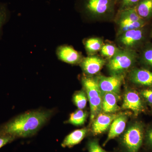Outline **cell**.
Masks as SVG:
<instances>
[{
	"instance_id": "obj_1",
	"label": "cell",
	"mask_w": 152,
	"mask_h": 152,
	"mask_svg": "<svg viewBox=\"0 0 152 152\" xmlns=\"http://www.w3.org/2000/svg\"><path fill=\"white\" fill-rule=\"evenodd\" d=\"M50 112H28L16 117L0 126V137H29L33 135L46 122L50 115Z\"/></svg>"
},
{
	"instance_id": "obj_2",
	"label": "cell",
	"mask_w": 152,
	"mask_h": 152,
	"mask_svg": "<svg viewBox=\"0 0 152 152\" xmlns=\"http://www.w3.org/2000/svg\"><path fill=\"white\" fill-rule=\"evenodd\" d=\"M152 24L151 23L144 27L127 31L118 36V43L122 48L140 50L151 39Z\"/></svg>"
},
{
	"instance_id": "obj_3",
	"label": "cell",
	"mask_w": 152,
	"mask_h": 152,
	"mask_svg": "<svg viewBox=\"0 0 152 152\" xmlns=\"http://www.w3.org/2000/svg\"><path fill=\"white\" fill-rule=\"evenodd\" d=\"M138 53L136 51L119 49L110 59L107 67L112 75H121L138 62Z\"/></svg>"
},
{
	"instance_id": "obj_4",
	"label": "cell",
	"mask_w": 152,
	"mask_h": 152,
	"mask_svg": "<svg viewBox=\"0 0 152 152\" xmlns=\"http://www.w3.org/2000/svg\"><path fill=\"white\" fill-rule=\"evenodd\" d=\"M145 132V125L141 122L131 125L121 139V145L125 152H139L142 146Z\"/></svg>"
},
{
	"instance_id": "obj_5",
	"label": "cell",
	"mask_w": 152,
	"mask_h": 152,
	"mask_svg": "<svg viewBox=\"0 0 152 152\" xmlns=\"http://www.w3.org/2000/svg\"><path fill=\"white\" fill-rule=\"evenodd\" d=\"M82 82L88 95L91 108V121L93 122L102 111L103 94L99 87L98 78L83 77Z\"/></svg>"
},
{
	"instance_id": "obj_6",
	"label": "cell",
	"mask_w": 152,
	"mask_h": 152,
	"mask_svg": "<svg viewBox=\"0 0 152 152\" xmlns=\"http://www.w3.org/2000/svg\"><path fill=\"white\" fill-rule=\"evenodd\" d=\"M116 0H84L85 12L94 19L111 17L115 12Z\"/></svg>"
},
{
	"instance_id": "obj_7",
	"label": "cell",
	"mask_w": 152,
	"mask_h": 152,
	"mask_svg": "<svg viewBox=\"0 0 152 152\" xmlns=\"http://www.w3.org/2000/svg\"><path fill=\"white\" fill-rule=\"evenodd\" d=\"M122 107L132 110L136 117L146 111L147 110L145 103L140 93L134 90H129L125 94Z\"/></svg>"
},
{
	"instance_id": "obj_8",
	"label": "cell",
	"mask_w": 152,
	"mask_h": 152,
	"mask_svg": "<svg viewBox=\"0 0 152 152\" xmlns=\"http://www.w3.org/2000/svg\"><path fill=\"white\" fill-rule=\"evenodd\" d=\"M123 80L122 75H113L110 77H98L99 87L102 94L111 93L118 95Z\"/></svg>"
},
{
	"instance_id": "obj_9",
	"label": "cell",
	"mask_w": 152,
	"mask_h": 152,
	"mask_svg": "<svg viewBox=\"0 0 152 152\" xmlns=\"http://www.w3.org/2000/svg\"><path fill=\"white\" fill-rule=\"evenodd\" d=\"M129 80L137 86L152 88V71L142 67L133 68L129 73Z\"/></svg>"
},
{
	"instance_id": "obj_10",
	"label": "cell",
	"mask_w": 152,
	"mask_h": 152,
	"mask_svg": "<svg viewBox=\"0 0 152 152\" xmlns=\"http://www.w3.org/2000/svg\"><path fill=\"white\" fill-rule=\"evenodd\" d=\"M123 113H124L118 114L107 113L104 112H101L93 121V134L94 135H97L105 132L110 126L114 120Z\"/></svg>"
},
{
	"instance_id": "obj_11",
	"label": "cell",
	"mask_w": 152,
	"mask_h": 152,
	"mask_svg": "<svg viewBox=\"0 0 152 152\" xmlns=\"http://www.w3.org/2000/svg\"><path fill=\"white\" fill-rule=\"evenodd\" d=\"M105 63V61L102 58L91 56L82 60L81 66L85 73L92 75L99 73Z\"/></svg>"
},
{
	"instance_id": "obj_12",
	"label": "cell",
	"mask_w": 152,
	"mask_h": 152,
	"mask_svg": "<svg viewBox=\"0 0 152 152\" xmlns=\"http://www.w3.org/2000/svg\"><path fill=\"white\" fill-rule=\"evenodd\" d=\"M56 54L60 60L70 64H75L81 62L83 59L80 53L73 48L68 45L58 47L57 50Z\"/></svg>"
},
{
	"instance_id": "obj_13",
	"label": "cell",
	"mask_w": 152,
	"mask_h": 152,
	"mask_svg": "<svg viewBox=\"0 0 152 152\" xmlns=\"http://www.w3.org/2000/svg\"><path fill=\"white\" fill-rule=\"evenodd\" d=\"M127 115L126 113H124L114 120L111 125L107 137L104 142V146L110 140L120 135L124 132L127 121Z\"/></svg>"
},
{
	"instance_id": "obj_14",
	"label": "cell",
	"mask_w": 152,
	"mask_h": 152,
	"mask_svg": "<svg viewBox=\"0 0 152 152\" xmlns=\"http://www.w3.org/2000/svg\"><path fill=\"white\" fill-rule=\"evenodd\" d=\"M118 95L111 93L103 95L102 111L107 113H114L120 110L118 105Z\"/></svg>"
},
{
	"instance_id": "obj_15",
	"label": "cell",
	"mask_w": 152,
	"mask_h": 152,
	"mask_svg": "<svg viewBox=\"0 0 152 152\" xmlns=\"http://www.w3.org/2000/svg\"><path fill=\"white\" fill-rule=\"evenodd\" d=\"M138 62L142 68L152 71V42L146 44L138 53Z\"/></svg>"
},
{
	"instance_id": "obj_16",
	"label": "cell",
	"mask_w": 152,
	"mask_h": 152,
	"mask_svg": "<svg viewBox=\"0 0 152 152\" xmlns=\"http://www.w3.org/2000/svg\"><path fill=\"white\" fill-rule=\"evenodd\" d=\"M88 132V130L86 128L74 131L66 137L61 144L62 146L70 148L79 144L84 138Z\"/></svg>"
},
{
	"instance_id": "obj_17",
	"label": "cell",
	"mask_w": 152,
	"mask_h": 152,
	"mask_svg": "<svg viewBox=\"0 0 152 152\" xmlns=\"http://www.w3.org/2000/svg\"><path fill=\"white\" fill-rule=\"evenodd\" d=\"M135 9L142 19L151 22L152 20V0H141L136 6Z\"/></svg>"
},
{
	"instance_id": "obj_18",
	"label": "cell",
	"mask_w": 152,
	"mask_h": 152,
	"mask_svg": "<svg viewBox=\"0 0 152 152\" xmlns=\"http://www.w3.org/2000/svg\"><path fill=\"white\" fill-rule=\"evenodd\" d=\"M150 23L151 22H148L143 20L135 22H118V36L127 31L137 29L144 27Z\"/></svg>"
},
{
	"instance_id": "obj_19",
	"label": "cell",
	"mask_w": 152,
	"mask_h": 152,
	"mask_svg": "<svg viewBox=\"0 0 152 152\" xmlns=\"http://www.w3.org/2000/svg\"><path fill=\"white\" fill-rule=\"evenodd\" d=\"M85 48L90 55L94 54L100 51L104 43L102 39L99 38H91L84 41Z\"/></svg>"
},
{
	"instance_id": "obj_20",
	"label": "cell",
	"mask_w": 152,
	"mask_h": 152,
	"mask_svg": "<svg viewBox=\"0 0 152 152\" xmlns=\"http://www.w3.org/2000/svg\"><path fill=\"white\" fill-rule=\"evenodd\" d=\"M120 11L118 22H135L143 20L137 13L135 7L131 8Z\"/></svg>"
},
{
	"instance_id": "obj_21",
	"label": "cell",
	"mask_w": 152,
	"mask_h": 152,
	"mask_svg": "<svg viewBox=\"0 0 152 152\" xmlns=\"http://www.w3.org/2000/svg\"><path fill=\"white\" fill-rule=\"evenodd\" d=\"M87 115L86 112L81 110H78L71 114L68 123L75 126H82L86 122Z\"/></svg>"
},
{
	"instance_id": "obj_22",
	"label": "cell",
	"mask_w": 152,
	"mask_h": 152,
	"mask_svg": "<svg viewBox=\"0 0 152 152\" xmlns=\"http://www.w3.org/2000/svg\"><path fill=\"white\" fill-rule=\"evenodd\" d=\"M142 148L145 152H152V126L145 128L143 143Z\"/></svg>"
},
{
	"instance_id": "obj_23",
	"label": "cell",
	"mask_w": 152,
	"mask_h": 152,
	"mask_svg": "<svg viewBox=\"0 0 152 152\" xmlns=\"http://www.w3.org/2000/svg\"><path fill=\"white\" fill-rule=\"evenodd\" d=\"M74 103L76 106L80 110L85 108L87 104V98L86 94L83 91L77 92L74 95Z\"/></svg>"
},
{
	"instance_id": "obj_24",
	"label": "cell",
	"mask_w": 152,
	"mask_h": 152,
	"mask_svg": "<svg viewBox=\"0 0 152 152\" xmlns=\"http://www.w3.org/2000/svg\"><path fill=\"white\" fill-rule=\"evenodd\" d=\"M117 47L111 44L103 45L100 50L101 55L107 58H112L119 50Z\"/></svg>"
},
{
	"instance_id": "obj_25",
	"label": "cell",
	"mask_w": 152,
	"mask_h": 152,
	"mask_svg": "<svg viewBox=\"0 0 152 152\" xmlns=\"http://www.w3.org/2000/svg\"><path fill=\"white\" fill-rule=\"evenodd\" d=\"M139 93L145 104L152 107V88H143Z\"/></svg>"
},
{
	"instance_id": "obj_26",
	"label": "cell",
	"mask_w": 152,
	"mask_h": 152,
	"mask_svg": "<svg viewBox=\"0 0 152 152\" xmlns=\"http://www.w3.org/2000/svg\"><path fill=\"white\" fill-rule=\"evenodd\" d=\"M88 148V152H108L102 148L98 141L96 140L89 142Z\"/></svg>"
},
{
	"instance_id": "obj_27",
	"label": "cell",
	"mask_w": 152,
	"mask_h": 152,
	"mask_svg": "<svg viewBox=\"0 0 152 152\" xmlns=\"http://www.w3.org/2000/svg\"><path fill=\"white\" fill-rule=\"evenodd\" d=\"M141 0H121L120 11L126 9L135 7Z\"/></svg>"
},
{
	"instance_id": "obj_28",
	"label": "cell",
	"mask_w": 152,
	"mask_h": 152,
	"mask_svg": "<svg viewBox=\"0 0 152 152\" xmlns=\"http://www.w3.org/2000/svg\"><path fill=\"white\" fill-rule=\"evenodd\" d=\"M7 18V13L4 7L0 5V35L3 26L6 23Z\"/></svg>"
},
{
	"instance_id": "obj_29",
	"label": "cell",
	"mask_w": 152,
	"mask_h": 152,
	"mask_svg": "<svg viewBox=\"0 0 152 152\" xmlns=\"http://www.w3.org/2000/svg\"><path fill=\"white\" fill-rule=\"evenodd\" d=\"M15 139L11 136H1L0 137V148L5 145L7 144L13 140Z\"/></svg>"
},
{
	"instance_id": "obj_30",
	"label": "cell",
	"mask_w": 152,
	"mask_h": 152,
	"mask_svg": "<svg viewBox=\"0 0 152 152\" xmlns=\"http://www.w3.org/2000/svg\"><path fill=\"white\" fill-rule=\"evenodd\" d=\"M151 39H152V26L151 33Z\"/></svg>"
}]
</instances>
